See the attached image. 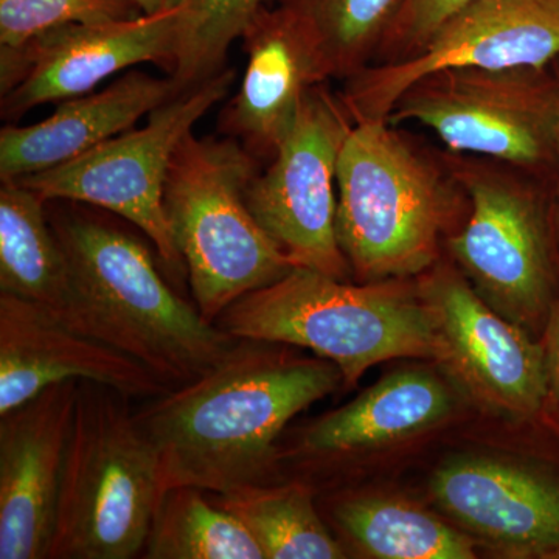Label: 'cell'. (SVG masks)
Listing matches in <instances>:
<instances>
[{
    "mask_svg": "<svg viewBox=\"0 0 559 559\" xmlns=\"http://www.w3.org/2000/svg\"><path fill=\"white\" fill-rule=\"evenodd\" d=\"M266 0H180L178 53L170 73L180 90L223 70L227 50L241 38Z\"/></svg>",
    "mask_w": 559,
    "mask_h": 559,
    "instance_id": "obj_25",
    "label": "cell"
},
{
    "mask_svg": "<svg viewBox=\"0 0 559 559\" xmlns=\"http://www.w3.org/2000/svg\"><path fill=\"white\" fill-rule=\"evenodd\" d=\"M80 381L0 415V559H47Z\"/></svg>",
    "mask_w": 559,
    "mask_h": 559,
    "instance_id": "obj_14",
    "label": "cell"
},
{
    "mask_svg": "<svg viewBox=\"0 0 559 559\" xmlns=\"http://www.w3.org/2000/svg\"><path fill=\"white\" fill-rule=\"evenodd\" d=\"M466 2L469 0H407L370 66L406 60L417 53L437 25Z\"/></svg>",
    "mask_w": 559,
    "mask_h": 559,
    "instance_id": "obj_27",
    "label": "cell"
},
{
    "mask_svg": "<svg viewBox=\"0 0 559 559\" xmlns=\"http://www.w3.org/2000/svg\"><path fill=\"white\" fill-rule=\"evenodd\" d=\"M142 557L264 559L245 525L197 487H175L162 495Z\"/></svg>",
    "mask_w": 559,
    "mask_h": 559,
    "instance_id": "obj_22",
    "label": "cell"
},
{
    "mask_svg": "<svg viewBox=\"0 0 559 559\" xmlns=\"http://www.w3.org/2000/svg\"><path fill=\"white\" fill-rule=\"evenodd\" d=\"M546 364L550 392L559 400V300L550 316L546 337Z\"/></svg>",
    "mask_w": 559,
    "mask_h": 559,
    "instance_id": "obj_28",
    "label": "cell"
},
{
    "mask_svg": "<svg viewBox=\"0 0 559 559\" xmlns=\"http://www.w3.org/2000/svg\"><path fill=\"white\" fill-rule=\"evenodd\" d=\"M209 495L245 525L264 559L345 558L316 510L312 488L301 481L250 485L226 495Z\"/></svg>",
    "mask_w": 559,
    "mask_h": 559,
    "instance_id": "obj_21",
    "label": "cell"
},
{
    "mask_svg": "<svg viewBox=\"0 0 559 559\" xmlns=\"http://www.w3.org/2000/svg\"><path fill=\"white\" fill-rule=\"evenodd\" d=\"M436 318L444 362L473 395L506 417L527 418L550 392L546 349L518 323L503 318L450 266L425 285Z\"/></svg>",
    "mask_w": 559,
    "mask_h": 559,
    "instance_id": "obj_13",
    "label": "cell"
},
{
    "mask_svg": "<svg viewBox=\"0 0 559 559\" xmlns=\"http://www.w3.org/2000/svg\"><path fill=\"white\" fill-rule=\"evenodd\" d=\"M559 57V0H469L406 60L367 66L341 94L355 123L385 120L412 83L452 68H546Z\"/></svg>",
    "mask_w": 559,
    "mask_h": 559,
    "instance_id": "obj_11",
    "label": "cell"
},
{
    "mask_svg": "<svg viewBox=\"0 0 559 559\" xmlns=\"http://www.w3.org/2000/svg\"><path fill=\"white\" fill-rule=\"evenodd\" d=\"M215 325L237 340L311 349L333 362L348 385L384 360L443 359L428 301L419 300L403 280L352 285L294 267L235 301Z\"/></svg>",
    "mask_w": 559,
    "mask_h": 559,
    "instance_id": "obj_4",
    "label": "cell"
},
{
    "mask_svg": "<svg viewBox=\"0 0 559 559\" xmlns=\"http://www.w3.org/2000/svg\"><path fill=\"white\" fill-rule=\"evenodd\" d=\"M179 5L105 22L68 24L0 49L2 116L17 119L36 106L90 94L102 81L142 62L173 72Z\"/></svg>",
    "mask_w": 559,
    "mask_h": 559,
    "instance_id": "obj_12",
    "label": "cell"
},
{
    "mask_svg": "<svg viewBox=\"0 0 559 559\" xmlns=\"http://www.w3.org/2000/svg\"><path fill=\"white\" fill-rule=\"evenodd\" d=\"M68 272L46 202L20 180L0 187V293L64 310Z\"/></svg>",
    "mask_w": 559,
    "mask_h": 559,
    "instance_id": "obj_20",
    "label": "cell"
},
{
    "mask_svg": "<svg viewBox=\"0 0 559 559\" xmlns=\"http://www.w3.org/2000/svg\"><path fill=\"white\" fill-rule=\"evenodd\" d=\"M451 406L447 385L429 371H396L301 429L288 455L310 463L342 459L428 428Z\"/></svg>",
    "mask_w": 559,
    "mask_h": 559,
    "instance_id": "obj_19",
    "label": "cell"
},
{
    "mask_svg": "<svg viewBox=\"0 0 559 559\" xmlns=\"http://www.w3.org/2000/svg\"><path fill=\"white\" fill-rule=\"evenodd\" d=\"M235 70L180 91L150 112L148 123L106 140L50 170L17 179L44 202H84L109 210L148 237L170 271L186 270L173 242L164 207L173 154L213 106L229 94Z\"/></svg>",
    "mask_w": 559,
    "mask_h": 559,
    "instance_id": "obj_7",
    "label": "cell"
},
{
    "mask_svg": "<svg viewBox=\"0 0 559 559\" xmlns=\"http://www.w3.org/2000/svg\"><path fill=\"white\" fill-rule=\"evenodd\" d=\"M551 69H554L555 80H557V116H555V160L558 162L559 170V57L557 60L551 62Z\"/></svg>",
    "mask_w": 559,
    "mask_h": 559,
    "instance_id": "obj_29",
    "label": "cell"
},
{
    "mask_svg": "<svg viewBox=\"0 0 559 559\" xmlns=\"http://www.w3.org/2000/svg\"><path fill=\"white\" fill-rule=\"evenodd\" d=\"M441 509L481 538L521 557L559 558V484L510 463L459 459L439 469Z\"/></svg>",
    "mask_w": 559,
    "mask_h": 559,
    "instance_id": "obj_17",
    "label": "cell"
},
{
    "mask_svg": "<svg viewBox=\"0 0 559 559\" xmlns=\"http://www.w3.org/2000/svg\"><path fill=\"white\" fill-rule=\"evenodd\" d=\"M444 164L471 204L463 229L448 238L451 255L492 310L521 326L549 310V234L538 194L499 165L450 153Z\"/></svg>",
    "mask_w": 559,
    "mask_h": 559,
    "instance_id": "obj_9",
    "label": "cell"
},
{
    "mask_svg": "<svg viewBox=\"0 0 559 559\" xmlns=\"http://www.w3.org/2000/svg\"><path fill=\"white\" fill-rule=\"evenodd\" d=\"M132 3L139 7V9L143 10V14L156 13V11H160L165 9L167 2L165 0H131Z\"/></svg>",
    "mask_w": 559,
    "mask_h": 559,
    "instance_id": "obj_30",
    "label": "cell"
},
{
    "mask_svg": "<svg viewBox=\"0 0 559 559\" xmlns=\"http://www.w3.org/2000/svg\"><path fill=\"white\" fill-rule=\"evenodd\" d=\"M248 53L240 90L221 112L219 131L257 159L288 138L305 95L330 80L311 32L294 11L263 7L241 35Z\"/></svg>",
    "mask_w": 559,
    "mask_h": 559,
    "instance_id": "obj_16",
    "label": "cell"
},
{
    "mask_svg": "<svg viewBox=\"0 0 559 559\" xmlns=\"http://www.w3.org/2000/svg\"><path fill=\"white\" fill-rule=\"evenodd\" d=\"M333 518L360 550L382 559H471L462 533L425 511L381 499H344Z\"/></svg>",
    "mask_w": 559,
    "mask_h": 559,
    "instance_id": "obj_23",
    "label": "cell"
},
{
    "mask_svg": "<svg viewBox=\"0 0 559 559\" xmlns=\"http://www.w3.org/2000/svg\"><path fill=\"white\" fill-rule=\"evenodd\" d=\"M49 219L68 272L64 310L53 314L70 329L138 360L171 390L215 369L237 345L171 289L130 231L83 213Z\"/></svg>",
    "mask_w": 559,
    "mask_h": 559,
    "instance_id": "obj_2",
    "label": "cell"
},
{
    "mask_svg": "<svg viewBox=\"0 0 559 559\" xmlns=\"http://www.w3.org/2000/svg\"><path fill=\"white\" fill-rule=\"evenodd\" d=\"M131 401L80 381L47 559L142 557L164 492Z\"/></svg>",
    "mask_w": 559,
    "mask_h": 559,
    "instance_id": "obj_5",
    "label": "cell"
},
{
    "mask_svg": "<svg viewBox=\"0 0 559 559\" xmlns=\"http://www.w3.org/2000/svg\"><path fill=\"white\" fill-rule=\"evenodd\" d=\"M175 79L132 70L100 92L61 102L47 119L0 131V178L17 180L50 170L130 130L175 95Z\"/></svg>",
    "mask_w": 559,
    "mask_h": 559,
    "instance_id": "obj_18",
    "label": "cell"
},
{
    "mask_svg": "<svg viewBox=\"0 0 559 559\" xmlns=\"http://www.w3.org/2000/svg\"><path fill=\"white\" fill-rule=\"evenodd\" d=\"M352 116L325 83L312 87L270 168L250 180L246 202L296 267L347 280L337 240V162Z\"/></svg>",
    "mask_w": 559,
    "mask_h": 559,
    "instance_id": "obj_10",
    "label": "cell"
},
{
    "mask_svg": "<svg viewBox=\"0 0 559 559\" xmlns=\"http://www.w3.org/2000/svg\"><path fill=\"white\" fill-rule=\"evenodd\" d=\"M255 160L235 139L197 138L193 131L173 154L165 215L189 274L194 307L210 323L246 294L296 267L246 202Z\"/></svg>",
    "mask_w": 559,
    "mask_h": 559,
    "instance_id": "obj_6",
    "label": "cell"
},
{
    "mask_svg": "<svg viewBox=\"0 0 559 559\" xmlns=\"http://www.w3.org/2000/svg\"><path fill=\"white\" fill-rule=\"evenodd\" d=\"M407 0H278L318 44L331 79L347 80L377 57Z\"/></svg>",
    "mask_w": 559,
    "mask_h": 559,
    "instance_id": "obj_24",
    "label": "cell"
},
{
    "mask_svg": "<svg viewBox=\"0 0 559 559\" xmlns=\"http://www.w3.org/2000/svg\"><path fill=\"white\" fill-rule=\"evenodd\" d=\"M462 187L388 120L353 124L337 162V240L359 283L406 280L436 266Z\"/></svg>",
    "mask_w": 559,
    "mask_h": 559,
    "instance_id": "obj_3",
    "label": "cell"
},
{
    "mask_svg": "<svg viewBox=\"0 0 559 559\" xmlns=\"http://www.w3.org/2000/svg\"><path fill=\"white\" fill-rule=\"evenodd\" d=\"M557 80L546 68H452L412 83L388 116L439 135L451 153L488 157L511 167L555 159Z\"/></svg>",
    "mask_w": 559,
    "mask_h": 559,
    "instance_id": "obj_8",
    "label": "cell"
},
{
    "mask_svg": "<svg viewBox=\"0 0 559 559\" xmlns=\"http://www.w3.org/2000/svg\"><path fill=\"white\" fill-rule=\"evenodd\" d=\"M66 381L98 382L143 401L171 390L138 360L70 329L44 305L0 293V415Z\"/></svg>",
    "mask_w": 559,
    "mask_h": 559,
    "instance_id": "obj_15",
    "label": "cell"
},
{
    "mask_svg": "<svg viewBox=\"0 0 559 559\" xmlns=\"http://www.w3.org/2000/svg\"><path fill=\"white\" fill-rule=\"evenodd\" d=\"M135 9L131 0H0V49H20L62 25L128 20Z\"/></svg>",
    "mask_w": 559,
    "mask_h": 559,
    "instance_id": "obj_26",
    "label": "cell"
},
{
    "mask_svg": "<svg viewBox=\"0 0 559 559\" xmlns=\"http://www.w3.org/2000/svg\"><path fill=\"white\" fill-rule=\"evenodd\" d=\"M167 2L168 7H176L179 5L180 0H165Z\"/></svg>",
    "mask_w": 559,
    "mask_h": 559,
    "instance_id": "obj_31",
    "label": "cell"
},
{
    "mask_svg": "<svg viewBox=\"0 0 559 559\" xmlns=\"http://www.w3.org/2000/svg\"><path fill=\"white\" fill-rule=\"evenodd\" d=\"M280 345L238 340L215 369L135 409L159 463L162 492L197 487L226 495L278 481L283 432L344 382L330 360L296 358Z\"/></svg>",
    "mask_w": 559,
    "mask_h": 559,
    "instance_id": "obj_1",
    "label": "cell"
}]
</instances>
